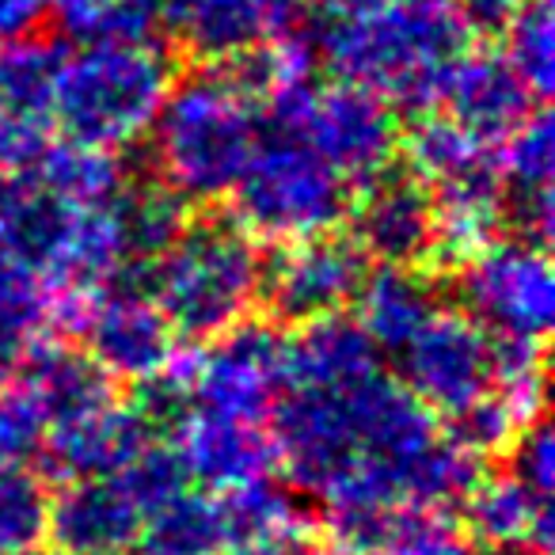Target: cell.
Segmentation results:
<instances>
[{
  "mask_svg": "<svg viewBox=\"0 0 555 555\" xmlns=\"http://www.w3.org/2000/svg\"><path fill=\"white\" fill-rule=\"evenodd\" d=\"M16 380L35 396L39 411L47 415V430L115 403V380L92 358L65 343L35 339Z\"/></svg>",
  "mask_w": 555,
  "mask_h": 555,
  "instance_id": "20",
  "label": "cell"
},
{
  "mask_svg": "<svg viewBox=\"0 0 555 555\" xmlns=\"http://www.w3.org/2000/svg\"><path fill=\"white\" fill-rule=\"evenodd\" d=\"M396 358L403 388L430 415L449 418L491 392V335L464 309H441Z\"/></svg>",
  "mask_w": 555,
  "mask_h": 555,
  "instance_id": "11",
  "label": "cell"
},
{
  "mask_svg": "<svg viewBox=\"0 0 555 555\" xmlns=\"http://www.w3.org/2000/svg\"><path fill=\"white\" fill-rule=\"evenodd\" d=\"M69 35H77L80 42L92 39L95 24L103 20V12L115 4V0H42Z\"/></svg>",
  "mask_w": 555,
  "mask_h": 555,
  "instance_id": "38",
  "label": "cell"
},
{
  "mask_svg": "<svg viewBox=\"0 0 555 555\" xmlns=\"http://www.w3.org/2000/svg\"><path fill=\"white\" fill-rule=\"evenodd\" d=\"M403 156H408V171L415 179H423L426 186H446L453 179H464L472 171L491 168L499 156L491 145L476 141L468 130L453 122L449 115H415L408 133H400Z\"/></svg>",
  "mask_w": 555,
  "mask_h": 555,
  "instance_id": "23",
  "label": "cell"
},
{
  "mask_svg": "<svg viewBox=\"0 0 555 555\" xmlns=\"http://www.w3.org/2000/svg\"><path fill=\"white\" fill-rule=\"evenodd\" d=\"M506 39V62L525 80L537 100H544L555 85V12L552 0H529L517 20L509 24Z\"/></svg>",
  "mask_w": 555,
  "mask_h": 555,
  "instance_id": "29",
  "label": "cell"
},
{
  "mask_svg": "<svg viewBox=\"0 0 555 555\" xmlns=\"http://www.w3.org/2000/svg\"><path fill=\"white\" fill-rule=\"evenodd\" d=\"M521 434V418L506 408L494 392L472 400L456 415L446 418V438L461 446L468 456H502L509 453L514 438Z\"/></svg>",
  "mask_w": 555,
  "mask_h": 555,
  "instance_id": "31",
  "label": "cell"
},
{
  "mask_svg": "<svg viewBox=\"0 0 555 555\" xmlns=\"http://www.w3.org/2000/svg\"><path fill=\"white\" fill-rule=\"evenodd\" d=\"M317 57L339 80L380 95L392 111L426 115L438 107L453 65L468 54L472 35L461 27L453 4L380 0L365 12L312 24Z\"/></svg>",
  "mask_w": 555,
  "mask_h": 555,
  "instance_id": "2",
  "label": "cell"
},
{
  "mask_svg": "<svg viewBox=\"0 0 555 555\" xmlns=\"http://www.w3.org/2000/svg\"><path fill=\"white\" fill-rule=\"evenodd\" d=\"M555 133L547 111H532L506 141L499 156L502 183V224L517 232L525 244L547 247L555 224Z\"/></svg>",
  "mask_w": 555,
  "mask_h": 555,
  "instance_id": "16",
  "label": "cell"
},
{
  "mask_svg": "<svg viewBox=\"0 0 555 555\" xmlns=\"http://www.w3.org/2000/svg\"><path fill=\"white\" fill-rule=\"evenodd\" d=\"M57 65H62V54L47 42H0V111L47 122Z\"/></svg>",
  "mask_w": 555,
  "mask_h": 555,
  "instance_id": "26",
  "label": "cell"
},
{
  "mask_svg": "<svg viewBox=\"0 0 555 555\" xmlns=\"http://www.w3.org/2000/svg\"><path fill=\"white\" fill-rule=\"evenodd\" d=\"M468 517L483 537L491 540H514L521 532L547 537V499L532 494L514 476L487 479L468 491Z\"/></svg>",
  "mask_w": 555,
  "mask_h": 555,
  "instance_id": "27",
  "label": "cell"
},
{
  "mask_svg": "<svg viewBox=\"0 0 555 555\" xmlns=\"http://www.w3.org/2000/svg\"><path fill=\"white\" fill-rule=\"evenodd\" d=\"M438 103L461 130L491 149L502 145L537 111V95L525 88V80L499 50L464 54L449 73Z\"/></svg>",
  "mask_w": 555,
  "mask_h": 555,
  "instance_id": "15",
  "label": "cell"
},
{
  "mask_svg": "<svg viewBox=\"0 0 555 555\" xmlns=\"http://www.w3.org/2000/svg\"><path fill=\"white\" fill-rule=\"evenodd\" d=\"M259 267V251L236 221H194L153 259V305L176 339L214 343L247 320Z\"/></svg>",
  "mask_w": 555,
  "mask_h": 555,
  "instance_id": "5",
  "label": "cell"
},
{
  "mask_svg": "<svg viewBox=\"0 0 555 555\" xmlns=\"http://www.w3.org/2000/svg\"><path fill=\"white\" fill-rule=\"evenodd\" d=\"M47 446V415L20 380L0 388V468H24Z\"/></svg>",
  "mask_w": 555,
  "mask_h": 555,
  "instance_id": "34",
  "label": "cell"
},
{
  "mask_svg": "<svg viewBox=\"0 0 555 555\" xmlns=\"http://www.w3.org/2000/svg\"><path fill=\"white\" fill-rule=\"evenodd\" d=\"M377 365L380 350L343 312L305 324L297 339H286V385H332V380L358 377Z\"/></svg>",
  "mask_w": 555,
  "mask_h": 555,
  "instance_id": "22",
  "label": "cell"
},
{
  "mask_svg": "<svg viewBox=\"0 0 555 555\" xmlns=\"http://www.w3.org/2000/svg\"><path fill=\"white\" fill-rule=\"evenodd\" d=\"M50 324V286L31 267L16 259L9 247H0V332L42 339Z\"/></svg>",
  "mask_w": 555,
  "mask_h": 555,
  "instance_id": "30",
  "label": "cell"
},
{
  "mask_svg": "<svg viewBox=\"0 0 555 555\" xmlns=\"http://www.w3.org/2000/svg\"><path fill=\"white\" fill-rule=\"evenodd\" d=\"M305 4L309 0H160V24L179 47L217 65L270 35H286L309 12Z\"/></svg>",
  "mask_w": 555,
  "mask_h": 555,
  "instance_id": "14",
  "label": "cell"
},
{
  "mask_svg": "<svg viewBox=\"0 0 555 555\" xmlns=\"http://www.w3.org/2000/svg\"><path fill=\"white\" fill-rule=\"evenodd\" d=\"M320 4H324V12H332V16H347V12L373 9V4H380V0H320Z\"/></svg>",
  "mask_w": 555,
  "mask_h": 555,
  "instance_id": "41",
  "label": "cell"
},
{
  "mask_svg": "<svg viewBox=\"0 0 555 555\" xmlns=\"http://www.w3.org/2000/svg\"><path fill=\"white\" fill-rule=\"evenodd\" d=\"M27 176L47 194H54L57 202L77 209L107 206L126 183L115 156L103 153V149L77 145V141L47 145L39 153V160L27 168Z\"/></svg>",
  "mask_w": 555,
  "mask_h": 555,
  "instance_id": "24",
  "label": "cell"
},
{
  "mask_svg": "<svg viewBox=\"0 0 555 555\" xmlns=\"http://www.w3.org/2000/svg\"><path fill=\"white\" fill-rule=\"evenodd\" d=\"M176 453L183 461L186 476L206 487H217V491H232V487L267 479V472L278 461L267 426L209 415H191V423L176 438Z\"/></svg>",
  "mask_w": 555,
  "mask_h": 555,
  "instance_id": "18",
  "label": "cell"
},
{
  "mask_svg": "<svg viewBox=\"0 0 555 555\" xmlns=\"http://www.w3.org/2000/svg\"><path fill=\"white\" fill-rule=\"evenodd\" d=\"M456 20L468 35L479 39H502L509 31V24L517 20V12L529 4V0H453Z\"/></svg>",
  "mask_w": 555,
  "mask_h": 555,
  "instance_id": "37",
  "label": "cell"
},
{
  "mask_svg": "<svg viewBox=\"0 0 555 555\" xmlns=\"http://www.w3.org/2000/svg\"><path fill=\"white\" fill-rule=\"evenodd\" d=\"M552 449H555V441L544 418L521 426V434H517L514 446H509V461H514L509 476L529 487L532 494H540V499H547V491H552Z\"/></svg>",
  "mask_w": 555,
  "mask_h": 555,
  "instance_id": "35",
  "label": "cell"
},
{
  "mask_svg": "<svg viewBox=\"0 0 555 555\" xmlns=\"http://www.w3.org/2000/svg\"><path fill=\"white\" fill-rule=\"evenodd\" d=\"M77 335L85 339V354L107 373L111 380H145L168 373L176 358V332L153 305V297L130 294L118 286H100L92 294Z\"/></svg>",
  "mask_w": 555,
  "mask_h": 555,
  "instance_id": "12",
  "label": "cell"
},
{
  "mask_svg": "<svg viewBox=\"0 0 555 555\" xmlns=\"http://www.w3.org/2000/svg\"><path fill=\"white\" fill-rule=\"evenodd\" d=\"M370 259L354 247L350 236L324 232V236L294 240L270 251L259 267V297L274 324H317L339 317L354 305Z\"/></svg>",
  "mask_w": 555,
  "mask_h": 555,
  "instance_id": "10",
  "label": "cell"
},
{
  "mask_svg": "<svg viewBox=\"0 0 555 555\" xmlns=\"http://www.w3.org/2000/svg\"><path fill=\"white\" fill-rule=\"evenodd\" d=\"M262 126L297 133L324 164H332L347 183H370L400 149V122L396 111L380 95L350 85V80L305 77L282 85L262 103Z\"/></svg>",
  "mask_w": 555,
  "mask_h": 555,
  "instance_id": "7",
  "label": "cell"
},
{
  "mask_svg": "<svg viewBox=\"0 0 555 555\" xmlns=\"http://www.w3.org/2000/svg\"><path fill=\"white\" fill-rule=\"evenodd\" d=\"M347 221L354 247L377 267H423L434 251V194L408 168H385L362 183Z\"/></svg>",
  "mask_w": 555,
  "mask_h": 555,
  "instance_id": "13",
  "label": "cell"
},
{
  "mask_svg": "<svg viewBox=\"0 0 555 555\" xmlns=\"http://www.w3.org/2000/svg\"><path fill=\"white\" fill-rule=\"evenodd\" d=\"M35 339H24V335H9L0 332V388L12 385L20 373V365H24L27 350H31Z\"/></svg>",
  "mask_w": 555,
  "mask_h": 555,
  "instance_id": "40",
  "label": "cell"
},
{
  "mask_svg": "<svg viewBox=\"0 0 555 555\" xmlns=\"http://www.w3.org/2000/svg\"><path fill=\"white\" fill-rule=\"evenodd\" d=\"M47 145V122L0 111V179L24 176Z\"/></svg>",
  "mask_w": 555,
  "mask_h": 555,
  "instance_id": "36",
  "label": "cell"
},
{
  "mask_svg": "<svg viewBox=\"0 0 555 555\" xmlns=\"http://www.w3.org/2000/svg\"><path fill=\"white\" fill-rule=\"evenodd\" d=\"M42 12H47L42 0H0V42L27 39Z\"/></svg>",
  "mask_w": 555,
  "mask_h": 555,
  "instance_id": "39",
  "label": "cell"
},
{
  "mask_svg": "<svg viewBox=\"0 0 555 555\" xmlns=\"http://www.w3.org/2000/svg\"><path fill=\"white\" fill-rule=\"evenodd\" d=\"M358 320L380 354H400L441 312L438 286L423 267H373L358 286Z\"/></svg>",
  "mask_w": 555,
  "mask_h": 555,
  "instance_id": "19",
  "label": "cell"
},
{
  "mask_svg": "<svg viewBox=\"0 0 555 555\" xmlns=\"http://www.w3.org/2000/svg\"><path fill=\"white\" fill-rule=\"evenodd\" d=\"M262 130V111L217 69L171 85L153 122V160L186 202H217L232 191Z\"/></svg>",
  "mask_w": 555,
  "mask_h": 555,
  "instance_id": "4",
  "label": "cell"
},
{
  "mask_svg": "<svg viewBox=\"0 0 555 555\" xmlns=\"http://www.w3.org/2000/svg\"><path fill=\"white\" fill-rule=\"evenodd\" d=\"M464 312L487 335L544 339L555 317L547 251L525 240H494L461 267Z\"/></svg>",
  "mask_w": 555,
  "mask_h": 555,
  "instance_id": "9",
  "label": "cell"
},
{
  "mask_svg": "<svg viewBox=\"0 0 555 555\" xmlns=\"http://www.w3.org/2000/svg\"><path fill=\"white\" fill-rule=\"evenodd\" d=\"M141 521V506L130 499L118 476L73 479L57 506L50 509V525L62 544L77 552H103L133 537Z\"/></svg>",
  "mask_w": 555,
  "mask_h": 555,
  "instance_id": "21",
  "label": "cell"
},
{
  "mask_svg": "<svg viewBox=\"0 0 555 555\" xmlns=\"http://www.w3.org/2000/svg\"><path fill=\"white\" fill-rule=\"evenodd\" d=\"M111 214L126 259H160L191 224L186 198H179L168 183H122V191L111 198Z\"/></svg>",
  "mask_w": 555,
  "mask_h": 555,
  "instance_id": "25",
  "label": "cell"
},
{
  "mask_svg": "<svg viewBox=\"0 0 555 555\" xmlns=\"http://www.w3.org/2000/svg\"><path fill=\"white\" fill-rule=\"evenodd\" d=\"M50 525L47 491L27 468H0V547H27Z\"/></svg>",
  "mask_w": 555,
  "mask_h": 555,
  "instance_id": "32",
  "label": "cell"
},
{
  "mask_svg": "<svg viewBox=\"0 0 555 555\" xmlns=\"http://www.w3.org/2000/svg\"><path fill=\"white\" fill-rule=\"evenodd\" d=\"M194 415L267 426L286 385V339L274 324H236L217 335L194 362L179 365Z\"/></svg>",
  "mask_w": 555,
  "mask_h": 555,
  "instance_id": "8",
  "label": "cell"
},
{
  "mask_svg": "<svg viewBox=\"0 0 555 555\" xmlns=\"http://www.w3.org/2000/svg\"><path fill=\"white\" fill-rule=\"evenodd\" d=\"M294 483L350 506H438L479 483V461L377 365L332 385H286L267 418Z\"/></svg>",
  "mask_w": 555,
  "mask_h": 555,
  "instance_id": "1",
  "label": "cell"
},
{
  "mask_svg": "<svg viewBox=\"0 0 555 555\" xmlns=\"http://www.w3.org/2000/svg\"><path fill=\"white\" fill-rule=\"evenodd\" d=\"M411 4H453V0H411Z\"/></svg>",
  "mask_w": 555,
  "mask_h": 555,
  "instance_id": "42",
  "label": "cell"
},
{
  "mask_svg": "<svg viewBox=\"0 0 555 555\" xmlns=\"http://www.w3.org/2000/svg\"><path fill=\"white\" fill-rule=\"evenodd\" d=\"M171 85V57L153 42H85L62 54L50 118L65 141L115 153L153 130Z\"/></svg>",
  "mask_w": 555,
  "mask_h": 555,
  "instance_id": "3",
  "label": "cell"
},
{
  "mask_svg": "<svg viewBox=\"0 0 555 555\" xmlns=\"http://www.w3.org/2000/svg\"><path fill=\"white\" fill-rule=\"evenodd\" d=\"M145 446H153L130 403H107L85 418L47 430V464L62 479H95L122 472Z\"/></svg>",
  "mask_w": 555,
  "mask_h": 555,
  "instance_id": "17",
  "label": "cell"
},
{
  "mask_svg": "<svg viewBox=\"0 0 555 555\" xmlns=\"http://www.w3.org/2000/svg\"><path fill=\"white\" fill-rule=\"evenodd\" d=\"M232 221L247 236L278 244L324 236L347 221L350 183L297 133L262 126L244 171L232 183Z\"/></svg>",
  "mask_w": 555,
  "mask_h": 555,
  "instance_id": "6",
  "label": "cell"
},
{
  "mask_svg": "<svg viewBox=\"0 0 555 555\" xmlns=\"http://www.w3.org/2000/svg\"><path fill=\"white\" fill-rule=\"evenodd\" d=\"M115 476L122 479V487L141 506V514H153V509H160L164 502H171L176 494H183L186 479H191L183 468V461H179L176 446H168V441H153V446H145L122 472H115Z\"/></svg>",
  "mask_w": 555,
  "mask_h": 555,
  "instance_id": "33",
  "label": "cell"
},
{
  "mask_svg": "<svg viewBox=\"0 0 555 555\" xmlns=\"http://www.w3.org/2000/svg\"><path fill=\"white\" fill-rule=\"evenodd\" d=\"M224 540L221 506L206 502L202 494H176L153 509L149 525V555H214Z\"/></svg>",
  "mask_w": 555,
  "mask_h": 555,
  "instance_id": "28",
  "label": "cell"
}]
</instances>
